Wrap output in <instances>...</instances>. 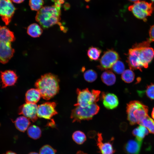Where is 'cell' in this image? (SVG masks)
<instances>
[{"label": "cell", "instance_id": "6da1fadb", "mask_svg": "<svg viewBox=\"0 0 154 154\" xmlns=\"http://www.w3.org/2000/svg\"><path fill=\"white\" fill-rule=\"evenodd\" d=\"M151 41L149 39L136 44L129 50L128 60L130 64L135 68L142 71L143 68L148 67L154 57V50L149 47Z\"/></svg>", "mask_w": 154, "mask_h": 154}, {"label": "cell", "instance_id": "7a4b0ae2", "mask_svg": "<svg viewBox=\"0 0 154 154\" xmlns=\"http://www.w3.org/2000/svg\"><path fill=\"white\" fill-rule=\"evenodd\" d=\"M54 2L53 5L42 7L36 14V20L44 29L56 24L62 27L60 22L61 4L57 1Z\"/></svg>", "mask_w": 154, "mask_h": 154}, {"label": "cell", "instance_id": "3957f363", "mask_svg": "<svg viewBox=\"0 0 154 154\" xmlns=\"http://www.w3.org/2000/svg\"><path fill=\"white\" fill-rule=\"evenodd\" d=\"M59 82L57 76L48 73L38 79L35 83V86L40 92L41 97L45 100H48L58 92Z\"/></svg>", "mask_w": 154, "mask_h": 154}, {"label": "cell", "instance_id": "277c9868", "mask_svg": "<svg viewBox=\"0 0 154 154\" xmlns=\"http://www.w3.org/2000/svg\"><path fill=\"white\" fill-rule=\"evenodd\" d=\"M148 107L139 101H131L127 105V119L131 125L138 123L148 116Z\"/></svg>", "mask_w": 154, "mask_h": 154}, {"label": "cell", "instance_id": "5b68a950", "mask_svg": "<svg viewBox=\"0 0 154 154\" xmlns=\"http://www.w3.org/2000/svg\"><path fill=\"white\" fill-rule=\"evenodd\" d=\"M76 107L72 110L71 114L70 117L73 122L91 119L98 113L100 110L99 106L96 103L85 107Z\"/></svg>", "mask_w": 154, "mask_h": 154}, {"label": "cell", "instance_id": "8992f818", "mask_svg": "<svg viewBox=\"0 0 154 154\" xmlns=\"http://www.w3.org/2000/svg\"><path fill=\"white\" fill-rule=\"evenodd\" d=\"M77 102L74 104L76 106L85 107L96 103L99 99L100 91L92 90L91 91L88 88L83 90L77 89Z\"/></svg>", "mask_w": 154, "mask_h": 154}, {"label": "cell", "instance_id": "52a82bcc", "mask_svg": "<svg viewBox=\"0 0 154 154\" xmlns=\"http://www.w3.org/2000/svg\"><path fill=\"white\" fill-rule=\"evenodd\" d=\"M128 9L135 17L146 22L147 17L151 15L154 7L151 3L139 0L130 6Z\"/></svg>", "mask_w": 154, "mask_h": 154}, {"label": "cell", "instance_id": "ba28073f", "mask_svg": "<svg viewBox=\"0 0 154 154\" xmlns=\"http://www.w3.org/2000/svg\"><path fill=\"white\" fill-rule=\"evenodd\" d=\"M16 9L12 0H0V17L6 25L11 22Z\"/></svg>", "mask_w": 154, "mask_h": 154}, {"label": "cell", "instance_id": "9c48e42d", "mask_svg": "<svg viewBox=\"0 0 154 154\" xmlns=\"http://www.w3.org/2000/svg\"><path fill=\"white\" fill-rule=\"evenodd\" d=\"M119 58V54L113 49H109L104 52L100 60L98 68L102 70H108L112 68Z\"/></svg>", "mask_w": 154, "mask_h": 154}, {"label": "cell", "instance_id": "30bf717a", "mask_svg": "<svg viewBox=\"0 0 154 154\" xmlns=\"http://www.w3.org/2000/svg\"><path fill=\"white\" fill-rule=\"evenodd\" d=\"M56 104L54 102H47L38 106V117L50 119L58 114L56 107Z\"/></svg>", "mask_w": 154, "mask_h": 154}, {"label": "cell", "instance_id": "8fae6325", "mask_svg": "<svg viewBox=\"0 0 154 154\" xmlns=\"http://www.w3.org/2000/svg\"><path fill=\"white\" fill-rule=\"evenodd\" d=\"M38 106L36 104L26 102L19 108L18 113L22 115L33 122L37 119Z\"/></svg>", "mask_w": 154, "mask_h": 154}, {"label": "cell", "instance_id": "7c38bea8", "mask_svg": "<svg viewBox=\"0 0 154 154\" xmlns=\"http://www.w3.org/2000/svg\"><path fill=\"white\" fill-rule=\"evenodd\" d=\"M97 135L96 144L100 153L101 154H115L116 151L113 145L114 138L112 137L109 141L103 142L102 133H98Z\"/></svg>", "mask_w": 154, "mask_h": 154}, {"label": "cell", "instance_id": "4fadbf2b", "mask_svg": "<svg viewBox=\"0 0 154 154\" xmlns=\"http://www.w3.org/2000/svg\"><path fill=\"white\" fill-rule=\"evenodd\" d=\"M15 50L11 47V43L0 40V62L7 63L13 57Z\"/></svg>", "mask_w": 154, "mask_h": 154}, {"label": "cell", "instance_id": "5bb4252c", "mask_svg": "<svg viewBox=\"0 0 154 154\" xmlns=\"http://www.w3.org/2000/svg\"><path fill=\"white\" fill-rule=\"evenodd\" d=\"M0 72L2 88L13 86L16 83L18 77L14 71L8 70Z\"/></svg>", "mask_w": 154, "mask_h": 154}, {"label": "cell", "instance_id": "9a60e30c", "mask_svg": "<svg viewBox=\"0 0 154 154\" xmlns=\"http://www.w3.org/2000/svg\"><path fill=\"white\" fill-rule=\"evenodd\" d=\"M102 98L104 106L108 109H114L116 108L118 105V98L113 93H102Z\"/></svg>", "mask_w": 154, "mask_h": 154}, {"label": "cell", "instance_id": "2e32d148", "mask_svg": "<svg viewBox=\"0 0 154 154\" xmlns=\"http://www.w3.org/2000/svg\"><path fill=\"white\" fill-rule=\"evenodd\" d=\"M142 141L136 138L129 140L124 145V151L127 154H139Z\"/></svg>", "mask_w": 154, "mask_h": 154}, {"label": "cell", "instance_id": "e0dca14e", "mask_svg": "<svg viewBox=\"0 0 154 154\" xmlns=\"http://www.w3.org/2000/svg\"><path fill=\"white\" fill-rule=\"evenodd\" d=\"M41 96L37 88H31L28 90L25 95L26 102L36 104L39 100Z\"/></svg>", "mask_w": 154, "mask_h": 154}, {"label": "cell", "instance_id": "ac0fdd59", "mask_svg": "<svg viewBox=\"0 0 154 154\" xmlns=\"http://www.w3.org/2000/svg\"><path fill=\"white\" fill-rule=\"evenodd\" d=\"M13 122L17 129L22 132H25L31 124L29 119L24 116L17 117Z\"/></svg>", "mask_w": 154, "mask_h": 154}, {"label": "cell", "instance_id": "d6986e66", "mask_svg": "<svg viewBox=\"0 0 154 154\" xmlns=\"http://www.w3.org/2000/svg\"><path fill=\"white\" fill-rule=\"evenodd\" d=\"M0 40L11 43L15 40L13 33L5 26H0Z\"/></svg>", "mask_w": 154, "mask_h": 154}, {"label": "cell", "instance_id": "ffe728a7", "mask_svg": "<svg viewBox=\"0 0 154 154\" xmlns=\"http://www.w3.org/2000/svg\"><path fill=\"white\" fill-rule=\"evenodd\" d=\"M101 78L103 83L108 86L114 84L116 80L115 75L110 70H107L103 72L101 75Z\"/></svg>", "mask_w": 154, "mask_h": 154}, {"label": "cell", "instance_id": "44dd1931", "mask_svg": "<svg viewBox=\"0 0 154 154\" xmlns=\"http://www.w3.org/2000/svg\"><path fill=\"white\" fill-rule=\"evenodd\" d=\"M149 131L145 127L140 125L134 129L132 131L133 135L139 141H143L145 136L148 134Z\"/></svg>", "mask_w": 154, "mask_h": 154}, {"label": "cell", "instance_id": "7402d4cb", "mask_svg": "<svg viewBox=\"0 0 154 154\" xmlns=\"http://www.w3.org/2000/svg\"><path fill=\"white\" fill-rule=\"evenodd\" d=\"M27 132L29 137L34 139H37L41 136V129L36 125H32L29 126L27 129Z\"/></svg>", "mask_w": 154, "mask_h": 154}, {"label": "cell", "instance_id": "603a6c76", "mask_svg": "<svg viewBox=\"0 0 154 154\" xmlns=\"http://www.w3.org/2000/svg\"><path fill=\"white\" fill-rule=\"evenodd\" d=\"M42 30L41 27L37 24L33 23L28 27L27 33L29 35L33 37H37L42 34Z\"/></svg>", "mask_w": 154, "mask_h": 154}, {"label": "cell", "instance_id": "cb8c5ba5", "mask_svg": "<svg viewBox=\"0 0 154 154\" xmlns=\"http://www.w3.org/2000/svg\"><path fill=\"white\" fill-rule=\"evenodd\" d=\"M138 123L146 127L150 133L154 134V121L148 116L141 120Z\"/></svg>", "mask_w": 154, "mask_h": 154}, {"label": "cell", "instance_id": "d4e9b609", "mask_svg": "<svg viewBox=\"0 0 154 154\" xmlns=\"http://www.w3.org/2000/svg\"><path fill=\"white\" fill-rule=\"evenodd\" d=\"M102 52L99 48L94 46L90 47L87 51V55L90 60H98Z\"/></svg>", "mask_w": 154, "mask_h": 154}, {"label": "cell", "instance_id": "484cf974", "mask_svg": "<svg viewBox=\"0 0 154 154\" xmlns=\"http://www.w3.org/2000/svg\"><path fill=\"white\" fill-rule=\"evenodd\" d=\"M72 137L74 142L78 145L82 144L86 140L85 133L79 130L74 131L72 134Z\"/></svg>", "mask_w": 154, "mask_h": 154}, {"label": "cell", "instance_id": "4316f807", "mask_svg": "<svg viewBox=\"0 0 154 154\" xmlns=\"http://www.w3.org/2000/svg\"><path fill=\"white\" fill-rule=\"evenodd\" d=\"M121 79L125 82L130 83L132 82L135 78V74L131 69L125 70L122 74Z\"/></svg>", "mask_w": 154, "mask_h": 154}, {"label": "cell", "instance_id": "83f0119b", "mask_svg": "<svg viewBox=\"0 0 154 154\" xmlns=\"http://www.w3.org/2000/svg\"><path fill=\"white\" fill-rule=\"evenodd\" d=\"M84 77L86 81L92 82L95 81L97 78L96 72L93 70H89L86 71L84 74Z\"/></svg>", "mask_w": 154, "mask_h": 154}, {"label": "cell", "instance_id": "f1b7e54d", "mask_svg": "<svg viewBox=\"0 0 154 154\" xmlns=\"http://www.w3.org/2000/svg\"><path fill=\"white\" fill-rule=\"evenodd\" d=\"M113 70L118 74H122L125 70V66L123 63L118 60L113 65L112 67Z\"/></svg>", "mask_w": 154, "mask_h": 154}, {"label": "cell", "instance_id": "f546056e", "mask_svg": "<svg viewBox=\"0 0 154 154\" xmlns=\"http://www.w3.org/2000/svg\"><path fill=\"white\" fill-rule=\"evenodd\" d=\"M44 4L43 0H29V5L32 10L38 11L42 7Z\"/></svg>", "mask_w": 154, "mask_h": 154}, {"label": "cell", "instance_id": "4dcf8cb0", "mask_svg": "<svg viewBox=\"0 0 154 154\" xmlns=\"http://www.w3.org/2000/svg\"><path fill=\"white\" fill-rule=\"evenodd\" d=\"M56 150L50 145H46L40 148L39 154H56Z\"/></svg>", "mask_w": 154, "mask_h": 154}, {"label": "cell", "instance_id": "1f68e13d", "mask_svg": "<svg viewBox=\"0 0 154 154\" xmlns=\"http://www.w3.org/2000/svg\"><path fill=\"white\" fill-rule=\"evenodd\" d=\"M145 93L149 99L154 100V84L151 83L147 86Z\"/></svg>", "mask_w": 154, "mask_h": 154}, {"label": "cell", "instance_id": "d6a6232c", "mask_svg": "<svg viewBox=\"0 0 154 154\" xmlns=\"http://www.w3.org/2000/svg\"><path fill=\"white\" fill-rule=\"evenodd\" d=\"M149 39L152 41H154V25L150 28L149 31Z\"/></svg>", "mask_w": 154, "mask_h": 154}, {"label": "cell", "instance_id": "836d02e7", "mask_svg": "<svg viewBox=\"0 0 154 154\" xmlns=\"http://www.w3.org/2000/svg\"><path fill=\"white\" fill-rule=\"evenodd\" d=\"M13 2L16 3H20L23 2L24 0H12Z\"/></svg>", "mask_w": 154, "mask_h": 154}, {"label": "cell", "instance_id": "e575fe53", "mask_svg": "<svg viewBox=\"0 0 154 154\" xmlns=\"http://www.w3.org/2000/svg\"><path fill=\"white\" fill-rule=\"evenodd\" d=\"M3 154H17L15 152L11 151H8Z\"/></svg>", "mask_w": 154, "mask_h": 154}, {"label": "cell", "instance_id": "d590c367", "mask_svg": "<svg viewBox=\"0 0 154 154\" xmlns=\"http://www.w3.org/2000/svg\"><path fill=\"white\" fill-rule=\"evenodd\" d=\"M76 154H87L81 151H79L77 152Z\"/></svg>", "mask_w": 154, "mask_h": 154}, {"label": "cell", "instance_id": "8d00e7d4", "mask_svg": "<svg viewBox=\"0 0 154 154\" xmlns=\"http://www.w3.org/2000/svg\"><path fill=\"white\" fill-rule=\"evenodd\" d=\"M151 116L152 118L154 119V107L153 108L151 112Z\"/></svg>", "mask_w": 154, "mask_h": 154}, {"label": "cell", "instance_id": "74e56055", "mask_svg": "<svg viewBox=\"0 0 154 154\" xmlns=\"http://www.w3.org/2000/svg\"><path fill=\"white\" fill-rule=\"evenodd\" d=\"M128 0L130 1L134 2V3L138 1H139V0Z\"/></svg>", "mask_w": 154, "mask_h": 154}, {"label": "cell", "instance_id": "f35d334b", "mask_svg": "<svg viewBox=\"0 0 154 154\" xmlns=\"http://www.w3.org/2000/svg\"><path fill=\"white\" fill-rule=\"evenodd\" d=\"M28 154H39L35 152H31L29 153Z\"/></svg>", "mask_w": 154, "mask_h": 154}, {"label": "cell", "instance_id": "ab89813d", "mask_svg": "<svg viewBox=\"0 0 154 154\" xmlns=\"http://www.w3.org/2000/svg\"><path fill=\"white\" fill-rule=\"evenodd\" d=\"M151 0L153 2H154V0Z\"/></svg>", "mask_w": 154, "mask_h": 154}]
</instances>
